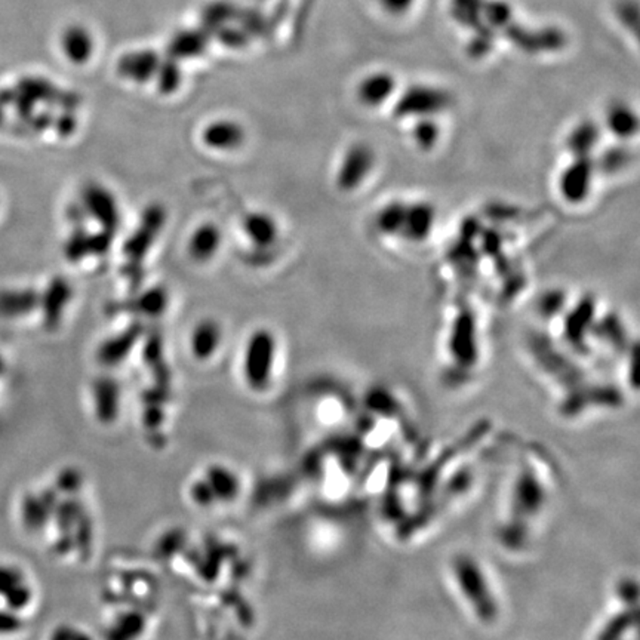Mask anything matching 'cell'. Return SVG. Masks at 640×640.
Listing matches in <instances>:
<instances>
[{
  "instance_id": "603a6c76",
  "label": "cell",
  "mask_w": 640,
  "mask_h": 640,
  "mask_svg": "<svg viewBox=\"0 0 640 640\" xmlns=\"http://www.w3.org/2000/svg\"><path fill=\"white\" fill-rule=\"evenodd\" d=\"M96 411L103 420H112L118 413L119 387L113 378L101 377L94 382Z\"/></svg>"
},
{
  "instance_id": "d6986e66",
  "label": "cell",
  "mask_w": 640,
  "mask_h": 640,
  "mask_svg": "<svg viewBox=\"0 0 640 640\" xmlns=\"http://www.w3.org/2000/svg\"><path fill=\"white\" fill-rule=\"evenodd\" d=\"M70 298H72V288L68 285V281H64L61 277L55 279L48 288L45 298H43V313H45L46 323L50 327L58 325L59 319L63 316L64 309Z\"/></svg>"
},
{
  "instance_id": "5b68a950",
  "label": "cell",
  "mask_w": 640,
  "mask_h": 640,
  "mask_svg": "<svg viewBox=\"0 0 640 640\" xmlns=\"http://www.w3.org/2000/svg\"><path fill=\"white\" fill-rule=\"evenodd\" d=\"M166 221V211L159 204H153L144 209L135 232L123 243V254L127 261L143 263L151 245L155 243Z\"/></svg>"
},
{
  "instance_id": "4fadbf2b",
  "label": "cell",
  "mask_w": 640,
  "mask_h": 640,
  "mask_svg": "<svg viewBox=\"0 0 640 640\" xmlns=\"http://www.w3.org/2000/svg\"><path fill=\"white\" fill-rule=\"evenodd\" d=\"M206 146L215 150H235L245 141V129L233 120L209 123L202 134Z\"/></svg>"
},
{
  "instance_id": "d4e9b609",
  "label": "cell",
  "mask_w": 640,
  "mask_h": 640,
  "mask_svg": "<svg viewBox=\"0 0 640 640\" xmlns=\"http://www.w3.org/2000/svg\"><path fill=\"white\" fill-rule=\"evenodd\" d=\"M606 123L609 131L622 140L635 135L637 129V119L627 105H613V109L609 110Z\"/></svg>"
},
{
  "instance_id": "8fae6325",
  "label": "cell",
  "mask_w": 640,
  "mask_h": 640,
  "mask_svg": "<svg viewBox=\"0 0 640 640\" xmlns=\"http://www.w3.org/2000/svg\"><path fill=\"white\" fill-rule=\"evenodd\" d=\"M436 223V211L432 204H418L405 206L404 223L399 236L413 243L428 239Z\"/></svg>"
},
{
  "instance_id": "f1b7e54d",
  "label": "cell",
  "mask_w": 640,
  "mask_h": 640,
  "mask_svg": "<svg viewBox=\"0 0 640 640\" xmlns=\"http://www.w3.org/2000/svg\"><path fill=\"white\" fill-rule=\"evenodd\" d=\"M89 217L87 212V209L83 208V204H72L68 209V219L72 223L76 224V227H82V224L87 223V219Z\"/></svg>"
},
{
  "instance_id": "52a82bcc",
  "label": "cell",
  "mask_w": 640,
  "mask_h": 640,
  "mask_svg": "<svg viewBox=\"0 0 640 640\" xmlns=\"http://www.w3.org/2000/svg\"><path fill=\"white\" fill-rule=\"evenodd\" d=\"M83 208L87 209L88 215L100 223L103 230L114 233L120 226V213L113 195L105 187L89 182L83 187Z\"/></svg>"
},
{
  "instance_id": "ba28073f",
  "label": "cell",
  "mask_w": 640,
  "mask_h": 640,
  "mask_svg": "<svg viewBox=\"0 0 640 640\" xmlns=\"http://www.w3.org/2000/svg\"><path fill=\"white\" fill-rule=\"evenodd\" d=\"M450 98L441 89L430 87L413 88L400 100L399 110L402 116H415L420 119H435L436 114L448 109Z\"/></svg>"
},
{
  "instance_id": "8992f818",
  "label": "cell",
  "mask_w": 640,
  "mask_h": 640,
  "mask_svg": "<svg viewBox=\"0 0 640 640\" xmlns=\"http://www.w3.org/2000/svg\"><path fill=\"white\" fill-rule=\"evenodd\" d=\"M596 169L591 156H574L559 180V191L567 204H580L590 196Z\"/></svg>"
},
{
  "instance_id": "7c38bea8",
  "label": "cell",
  "mask_w": 640,
  "mask_h": 640,
  "mask_svg": "<svg viewBox=\"0 0 640 640\" xmlns=\"http://www.w3.org/2000/svg\"><path fill=\"white\" fill-rule=\"evenodd\" d=\"M144 334V325L140 322L132 323L118 335L104 341L98 349V360L104 365H118L127 359L136 343Z\"/></svg>"
},
{
  "instance_id": "ac0fdd59",
  "label": "cell",
  "mask_w": 640,
  "mask_h": 640,
  "mask_svg": "<svg viewBox=\"0 0 640 640\" xmlns=\"http://www.w3.org/2000/svg\"><path fill=\"white\" fill-rule=\"evenodd\" d=\"M120 307L122 309L118 310L156 318L164 313L168 307V292L162 287L150 288L146 292H143L140 297H136L135 300L127 301Z\"/></svg>"
},
{
  "instance_id": "277c9868",
  "label": "cell",
  "mask_w": 640,
  "mask_h": 640,
  "mask_svg": "<svg viewBox=\"0 0 640 640\" xmlns=\"http://www.w3.org/2000/svg\"><path fill=\"white\" fill-rule=\"evenodd\" d=\"M276 354V340L267 329H258L251 335L245 350L246 382L254 390H264L272 377L273 364Z\"/></svg>"
},
{
  "instance_id": "2e32d148",
  "label": "cell",
  "mask_w": 640,
  "mask_h": 640,
  "mask_svg": "<svg viewBox=\"0 0 640 640\" xmlns=\"http://www.w3.org/2000/svg\"><path fill=\"white\" fill-rule=\"evenodd\" d=\"M220 245H221L220 228L215 224H204L193 233L190 243H189V252H190L191 258L204 263V261L212 258L215 252L219 251Z\"/></svg>"
},
{
  "instance_id": "30bf717a",
  "label": "cell",
  "mask_w": 640,
  "mask_h": 640,
  "mask_svg": "<svg viewBox=\"0 0 640 640\" xmlns=\"http://www.w3.org/2000/svg\"><path fill=\"white\" fill-rule=\"evenodd\" d=\"M114 233L101 230L98 233H88L82 227L76 228V232L70 236L66 243V257L70 263H79L87 257L107 254L113 243Z\"/></svg>"
},
{
  "instance_id": "4316f807",
  "label": "cell",
  "mask_w": 640,
  "mask_h": 640,
  "mask_svg": "<svg viewBox=\"0 0 640 640\" xmlns=\"http://www.w3.org/2000/svg\"><path fill=\"white\" fill-rule=\"evenodd\" d=\"M158 78H159V89L164 94H171L180 87L181 73L175 64L168 63L159 66L158 68Z\"/></svg>"
},
{
  "instance_id": "7a4b0ae2",
  "label": "cell",
  "mask_w": 640,
  "mask_h": 640,
  "mask_svg": "<svg viewBox=\"0 0 640 640\" xmlns=\"http://www.w3.org/2000/svg\"><path fill=\"white\" fill-rule=\"evenodd\" d=\"M446 578L468 617L481 627H494L505 613L500 584L477 554L455 553L446 565Z\"/></svg>"
},
{
  "instance_id": "9c48e42d",
  "label": "cell",
  "mask_w": 640,
  "mask_h": 640,
  "mask_svg": "<svg viewBox=\"0 0 640 640\" xmlns=\"http://www.w3.org/2000/svg\"><path fill=\"white\" fill-rule=\"evenodd\" d=\"M375 156L366 146H354L347 151L336 182L343 191H353L373 173Z\"/></svg>"
},
{
  "instance_id": "9a60e30c",
  "label": "cell",
  "mask_w": 640,
  "mask_h": 640,
  "mask_svg": "<svg viewBox=\"0 0 640 640\" xmlns=\"http://www.w3.org/2000/svg\"><path fill=\"white\" fill-rule=\"evenodd\" d=\"M396 89V81L387 73L369 74L359 83L358 96L360 103L368 105L369 109H377L378 105L386 104Z\"/></svg>"
},
{
  "instance_id": "ffe728a7",
  "label": "cell",
  "mask_w": 640,
  "mask_h": 640,
  "mask_svg": "<svg viewBox=\"0 0 640 640\" xmlns=\"http://www.w3.org/2000/svg\"><path fill=\"white\" fill-rule=\"evenodd\" d=\"M221 341V329L213 320L200 322L191 335V350L196 358L206 360L219 349Z\"/></svg>"
},
{
  "instance_id": "cb8c5ba5",
  "label": "cell",
  "mask_w": 640,
  "mask_h": 640,
  "mask_svg": "<svg viewBox=\"0 0 640 640\" xmlns=\"http://www.w3.org/2000/svg\"><path fill=\"white\" fill-rule=\"evenodd\" d=\"M144 360L155 371L160 384H168L169 369L164 362V340L159 331H151L144 344Z\"/></svg>"
},
{
  "instance_id": "484cf974",
  "label": "cell",
  "mask_w": 640,
  "mask_h": 640,
  "mask_svg": "<svg viewBox=\"0 0 640 640\" xmlns=\"http://www.w3.org/2000/svg\"><path fill=\"white\" fill-rule=\"evenodd\" d=\"M439 138V131L437 125L433 119H420L417 129L413 131V140L417 143L418 147H421L424 150H430L436 146V141Z\"/></svg>"
},
{
  "instance_id": "3957f363",
  "label": "cell",
  "mask_w": 640,
  "mask_h": 640,
  "mask_svg": "<svg viewBox=\"0 0 640 640\" xmlns=\"http://www.w3.org/2000/svg\"><path fill=\"white\" fill-rule=\"evenodd\" d=\"M35 587L23 567L0 560V611L21 617L35 602Z\"/></svg>"
},
{
  "instance_id": "44dd1931",
  "label": "cell",
  "mask_w": 640,
  "mask_h": 640,
  "mask_svg": "<svg viewBox=\"0 0 640 640\" xmlns=\"http://www.w3.org/2000/svg\"><path fill=\"white\" fill-rule=\"evenodd\" d=\"M243 230L251 241L261 248H267L276 242L277 226L267 213L252 212L246 215Z\"/></svg>"
},
{
  "instance_id": "7402d4cb",
  "label": "cell",
  "mask_w": 640,
  "mask_h": 640,
  "mask_svg": "<svg viewBox=\"0 0 640 640\" xmlns=\"http://www.w3.org/2000/svg\"><path fill=\"white\" fill-rule=\"evenodd\" d=\"M599 141V127L596 123L582 122L567 135V150L573 156H593Z\"/></svg>"
},
{
  "instance_id": "6da1fadb",
  "label": "cell",
  "mask_w": 640,
  "mask_h": 640,
  "mask_svg": "<svg viewBox=\"0 0 640 640\" xmlns=\"http://www.w3.org/2000/svg\"><path fill=\"white\" fill-rule=\"evenodd\" d=\"M560 472L541 445H525L514 457L495 513L494 540L505 553L536 547L558 505Z\"/></svg>"
},
{
  "instance_id": "5bb4252c",
  "label": "cell",
  "mask_w": 640,
  "mask_h": 640,
  "mask_svg": "<svg viewBox=\"0 0 640 640\" xmlns=\"http://www.w3.org/2000/svg\"><path fill=\"white\" fill-rule=\"evenodd\" d=\"M159 66L158 55L153 54L150 50H136V52H129L127 57L120 59L119 73L122 74L123 78L131 79L134 82L144 83L158 73Z\"/></svg>"
},
{
  "instance_id": "83f0119b",
  "label": "cell",
  "mask_w": 640,
  "mask_h": 640,
  "mask_svg": "<svg viewBox=\"0 0 640 640\" xmlns=\"http://www.w3.org/2000/svg\"><path fill=\"white\" fill-rule=\"evenodd\" d=\"M123 274L127 277V281H129L134 289L140 287L141 283L144 281V276H146L143 266H141V263H136V261H127V266L123 267Z\"/></svg>"
},
{
  "instance_id": "e0dca14e",
  "label": "cell",
  "mask_w": 640,
  "mask_h": 640,
  "mask_svg": "<svg viewBox=\"0 0 640 640\" xmlns=\"http://www.w3.org/2000/svg\"><path fill=\"white\" fill-rule=\"evenodd\" d=\"M63 46L70 61L85 64L94 54L96 41L88 28L70 27L64 33Z\"/></svg>"
}]
</instances>
